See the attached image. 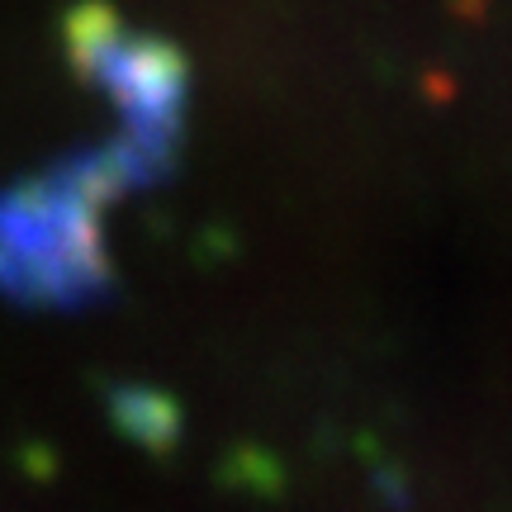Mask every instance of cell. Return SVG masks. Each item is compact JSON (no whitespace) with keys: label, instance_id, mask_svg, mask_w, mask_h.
<instances>
[{"label":"cell","instance_id":"obj_2","mask_svg":"<svg viewBox=\"0 0 512 512\" xmlns=\"http://www.w3.org/2000/svg\"><path fill=\"white\" fill-rule=\"evenodd\" d=\"M114 413L124 422L133 437H171V427H176V413H171V403L166 399H152V394H119L114 403Z\"/></svg>","mask_w":512,"mask_h":512},{"label":"cell","instance_id":"obj_1","mask_svg":"<svg viewBox=\"0 0 512 512\" xmlns=\"http://www.w3.org/2000/svg\"><path fill=\"white\" fill-rule=\"evenodd\" d=\"M124 190L110 152L24 185L0 204V290L29 304H81L105 290L110 261L100 252L95 204Z\"/></svg>","mask_w":512,"mask_h":512}]
</instances>
